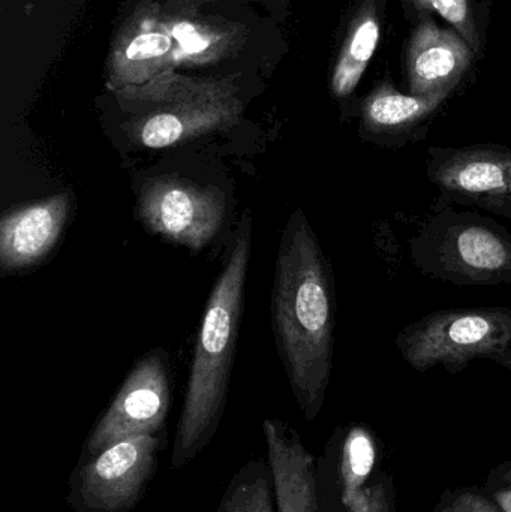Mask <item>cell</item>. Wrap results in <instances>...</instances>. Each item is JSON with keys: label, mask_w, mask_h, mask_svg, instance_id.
<instances>
[{"label": "cell", "mask_w": 511, "mask_h": 512, "mask_svg": "<svg viewBox=\"0 0 511 512\" xmlns=\"http://www.w3.org/2000/svg\"><path fill=\"white\" fill-rule=\"evenodd\" d=\"M387 0H360L342 42L332 74V92L338 99L354 95L368 69L383 33Z\"/></svg>", "instance_id": "obj_14"}, {"label": "cell", "mask_w": 511, "mask_h": 512, "mask_svg": "<svg viewBox=\"0 0 511 512\" xmlns=\"http://www.w3.org/2000/svg\"><path fill=\"white\" fill-rule=\"evenodd\" d=\"M164 439L141 435L81 454L69 480L72 512H129L146 495Z\"/></svg>", "instance_id": "obj_5"}, {"label": "cell", "mask_w": 511, "mask_h": 512, "mask_svg": "<svg viewBox=\"0 0 511 512\" xmlns=\"http://www.w3.org/2000/svg\"><path fill=\"white\" fill-rule=\"evenodd\" d=\"M171 385L164 361L149 355L135 366L119 393L95 424L83 453L92 454L114 442L141 435H158L170 412Z\"/></svg>", "instance_id": "obj_8"}, {"label": "cell", "mask_w": 511, "mask_h": 512, "mask_svg": "<svg viewBox=\"0 0 511 512\" xmlns=\"http://www.w3.org/2000/svg\"><path fill=\"white\" fill-rule=\"evenodd\" d=\"M455 92L410 95L396 89L392 78L378 81L359 104L360 138L384 149H402L419 143L428 135L429 126Z\"/></svg>", "instance_id": "obj_11"}, {"label": "cell", "mask_w": 511, "mask_h": 512, "mask_svg": "<svg viewBox=\"0 0 511 512\" xmlns=\"http://www.w3.org/2000/svg\"><path fill=\"white\" fill-rule=\"evenodd\" d=\"M347 512H396V487L392 475L378 472L368 489Z\"/></svg>", "instance_id": "obj_17"}, {"label": "cell", "mask_w": 511, "mask_h": 512, "mask_svg": "<svg viewBox=\"0 0 511 512\" xmlns=\"http://www.w3.org/2000/svg\"><path fill=\"white\" fill-rule=\"evenodd\" d=\"M71 213V195L57 194L11 210L0 222V265L12 271L36 264L50 254Z\"/></svg>", "instance_id": "obj_12"}, {"label": "cell", "mask_w": 511, "mask_h": 512, "mask_svg": "<svg viewBox=\"0 0 511 512\" xmlns=\"http://www.w3.org/2000/svg\"><path fill=\"white\" fill-rule=\"evenodd\" d=\"M227 200L213 186H201L177 177H158L141 188V221L171 242L203 249L221 230Z\"/></svg>", "instance_id": "obj_6"}, {"label": "cell", "mask_w": 511, "mask_h": 512, "mask_svg": "<svg viewBox=\"0 0 511 512\" xmlns=\"http://www.w3.org/2000/svg\"><path fill=\"white\" fill-rule=\"evenodd\" d=\"M405 14L413 18L423 12H435L455 29L473 48L477 57L485 48L486 11L479 0H402Z\"/></svg>", "instance_id": "obj_15"}, {"label": "cell", "mask_w": 511, "mask_h": 512, "mask_svg": "<svg viewBox=\"0 0 511 512\" xmlns=\"http://www.w3.org/2000/svg\"><path fill=\"white\" fill-rule=\"evenodd\" d=\"M432 512H501L479 487L446 490Z\"/></svg>", "instance_id": "obj_18"}, {"label": "cell", "mask_w": 511, "mask_h": 512, "mask_svg": "<svg viewBox=\"0 0 511 512\" xmlns=\"http://www.w3.org/2000/svg\"><path fill=\"white\" fill-rule=\"evenodd\" d=\"M471 209H482L486 212L494 213L500 218L507 219L511 222V198H501V200L480 201Z\"/></svg>", "instance_id": "obj_22"}, {"label": "cell", "mask_w": 511, "mask_h": 512, "mask_svg": "<svg viewBox=\"0 0 511 512\" xmlns=\"http://www.w3.org/2000/svg\"><path fill=\"white\" fill-rule=\"evenodd\" d=\"M414 267L456 286L511 283V233L470 207L435 209L410 240Z\"/></svg>", "instance_id": "obj_3"}, {"label": "cell", "mask_w": 511, "mask_h": 512, "mask_svg": "<svg viewBox=\"0 0 511 512\" xmlns=\"http://www.w3.org/2000/svg\"><path fill=\"white\" fill-rule=\"evenodd\" d=\"M272 313L291 390L303 417L314 421L332 376L335 288L329 262L302 210L291 216L282 236Z\"/></svg>", "instance_id": "obj_1"}, {"label": "cell", "mask_w": 511, "mask_h": 512, "mask_svg": "<svg viewBox=\"0 0 511 512\" xmlns=\"http://www.w3.org/2000/svg\"><path fill=\"white\" fill-rule=\"evenodd\" d=\"M171 41L162 33H144L129 44L126 56L131 60H146L168 53Z\"/></svg>", "instance_id": "obj_20"}, {"label": "cell", "mask_w": 511, "mask_h": 512, "mask_svg": "<svg viewBox=\"0 0 511 512\" xmlns=\"http://www.w3.org/2000/svg\"><path fill=\"white\" fill-rule=\"evenodd\" d=\"M267 459L272 472L278 512H320L317 462L306 450L296 430L284 421L267 418L263 423Z\"/></svg>", "instance_id": "obj_13"}, {"label": "cell", "mask_w": 511, "mask_h": 512, "mask_svg": "<svg viewBox=\"0 0 511 512\" xmlns=\"http://www.w3.org/2000/svg\"><path fill=\"white\" fill-rule=\"evenodd\" d=\"M270 466L249 460L231 478L216 512H278Z\"/></svg>", "instance_id": "obj_16"}, {"label": "cell", "mask_w": 511, "mask_h": 512, "mask_svg": "<svg viewBox=\"0 0 511 512\" xmlns=\"http://www.w3.org/2000/svg\"><path fill=\"white\" fill-rule=\"evenodd\" d=\"M426 177L440 194L435 209L511 198V147H429Z\"/></svg>", "instance_id": "obj_7"}, {"label": "cell", "mask_w": 511, "mask_h": 512, "mask_svg": "<svg viewBox=\"0 0 511 512\" xmlns=\"http://www.w3.org/2000/svg\"><path fill=\"white\" fill-rule=\"evenodd\" d=\"M402 360L416 370L464 372L474 360H489L511 370V307L482 306L428 313L399 331Z\"/></svg>", "instance_id": "obj_4"}, {"label": "cell", "mask_w": 511, "mask_h": 512, "mask_svg": "<svg viewBox=\"0 0 511 512\" xmlns=\"http://www.w3.org/2000/svg\"><path fill=\"white\" fill-rule=\"evenodd\" d=\"M476 59L479 57L470 44L452 27L440 26L429 12L411 18L404 56L410 95L456 92Z\"/></svg>", "instance_id": "obj_9"}, {"label": "cell", "mask_w": 511, "mask_h": 512, "mask_svg": "<svg viewBox=\"0 0 511 512\" xmlns=\"http://www.w3.org/2000/svg\"><path fill=\"white\" fill-rule=\"evenodd\" d=\"M251 246V218L246 212L198 331L185 403L174 435L173 469L192 462L218 432L236 354Z\"/></svg>", "instance_id": "obj_2"}, {"label": "cell", "mask_w": 511, "mask_h": 512, "mask_svg": "<svg viewBox=\"0 0 511 512\" xmlns=\"http://www.w3.org/2000/svg\"><path fill=\"white\" fill-rule=\"evenodd\" d=\"M482 490L498 510L511 512V460L491 469Z\"/></svg>", "instance_id": "obj_19"}, {"label": "cell", "mask_w": 511, "mask_h": 512, "mask_svg": "<svg viewBox=\"0 0 511 512\" xmlns=\"http://www.w3.org/2000/svg\"><path fill=\"white\" fill-rule=\"evenodd\" d=\"M174 38L180 42L186 53H200L209 47V41L195 30V27L189 23L177 24L173 29Z\"/></svg>", "instance_id": "obj_21"}, {"label": "cell", "mask_w": 511, "mask_h": 512, "mask_svg": "<svg viewBox=\"0 0 511 512\" xmlns=\"http://www.w3.org/2000/svg\"><path fill=\"white\" fill-rule=\"evenodd\" d=\"M381 442L363 423H351L333 433L317 462L320 512H347L378 474Z\"/></svg>", "instance_id": "obj_10"}]
</instances>
